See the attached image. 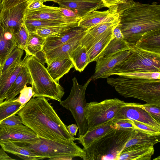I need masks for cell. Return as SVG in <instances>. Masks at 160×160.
Returning <instances> with one entry per match:
<instances>
[{"mask_svg": "<svg viewBox=\"0 0 160 160\" xmlns=\"http://www.w3.org/2000/svg\"><path fill=\"white\" fill-rule=\"evenodd\" d=\"M103 2L105 8L119 5L125 2L128 0H101Z\"/></svg>", "mask_w": 160, "mask_h": 160, "instance_id": "7dc6e473", "label": "cell"}, {"mask_svg": "<svg viewBox=\"0 0 160 160\" xmlns=\"http://www.w3.org/2000/svg\"><path fill=\"white\" fill-rule=\"evenodd\" d=\"M119 127L113 120L99 125L87 132L83 135L76 138L83 146L86 148L93 141L115 128Z\"/></svg>", "mask_w": 160, "mask_h": 160, "instance_id": "ffe728a7", "label": "cell"}, {"mask_svg": "<svg viewBox=\"0 0 160 160\" xmlns=\"http://www.w3.org/2000/svg\"><path fill=\"white\" fill-rule=\"evenodd\" d=\"M23 50L16 46L3 63L0 65V75L16 68L21 63Z\"/></svg>", "mask_w": 160, "mask_h": 160, "instance_id": "1f68e13d", "label": "cell"}, {"mask_svg": "<svg viewBox=\"0 0 160 160\" xmlns=\"http://www.w3.org/2000/svg\"></svg>", "mask_w": 160, "mask_h": 160, "instance_id": "11a10c76", "label": "cell"}, {"mask_svg": "<svg viewBox=\"0 0 160 160\" xmlns=\"http://www.w3.org/2000/svg\"><path fill=\"white\" fill-rule=\"evenodd\" d=\"M29 33L26 44L25 57L33 56L44 65L46 63L45 53L42 50V47L45 41V38L35 33Z\"/></svg>", "mask_w": 160, "mask_h": 160, "instance_id": "603a6c76", "label": "cell"}, {"mask_svg": "<svg viewBox=\"0 0 160 160\" xmlns=\"http://www.w3.org/2000/svg\"><path fill=\"white\" fill-rule=\"evenodd\" d=\"M113 120L120 128L125 129H134L131 122L130 120L129 119H122Z\"/></svg>", "mask_w": 160, "mask_h": 160, "instance_id": "bcb514c9", "label": "cell"}, {"mask_svg": "<svg viewBox=\"0 0 160 160\" xmlns=\"http://www.w3.org/2000/svg\"><path fill=\"white\" fill-rule=\"evenodd\" d=\"M88 50L84 47L79 45L73 51L71 56L75 70L82 72L89 64Z\"/></svg>", "mask_w": 160, "mask_h": 160, "instance_id": "d6a6232c", "label": "cell"}, {"mask_svg": "<svg viewBox=\"0 0 160 160\" xmlns=\"http://www.w3.org/2000/svg\"><path fill=\"white\" fill-rule=\"evenodd\" d=\"M132 50L129 57L108 73L105 78L118 73L160 72V53L145 50L134 43Z\"/></svg>", "mask_w": 160, "mask_h": 160, "instance_id": "52a82bcc", "label": "cell"}, {"mask_svg": "<svg viewBox=\"0 0 160 160\" xmlns=\"http://www.w3.org/2000/svg\"><path fill=\"white\" fill-rule=\"evenodd\" d=\"M87 29L78 26L62 35L45 38L42 50L45 53L81 35Z\"/></svg>", "mask_w": 160, "mask_h": 160, "instance_id": "44dd1931", "label": "cell"}, {"mask_svg": "<svg viewBox=\"0 0 160 160\" xmlns=\"http://www.w3.org/2000/svg\"><path fill=\"white\" fill-rule=\"evenodd\" d=\"M139 106L147 112L157 121L160 122V106L146 103L140 104Z\"/></svg>", "mask_w": 160, "mask_h": 160, "instance_id": "60d3db41", "label": "cell"}, {"mask_svg": "<svg viewBox=\"0 0 160 160\" xmlns=\"http://www.w3.org/2000/svg\"><path fill=\"white\" fill-rule=\"evenodd\" d=\"M68 130L70 134L72 137L76 136L78 129V127L76 124H71L67 126Z\"/></svg>", "mask_w": 160, "mask_h": 160, "instance_id": "681fc988", "label": "cell"}, {"mask_svg": "<svg viewBox=\"0 0 160 160\" xmlns=\"http://www.w3.org/2000/svg\"><path fill=\"white\" fill-rule=\"evenodd\" d=\"M60 9L68 22H78L80 19L72 10L67 8L60 7Z\"/></svg>", "mask_w": 160, "mask_h": 160, "instance_id": "b9f144b4", "label": "cell"}, {"mask_svg": "<svg viewBox=\"0 0 160 160\" xmlns=\"http://www.w3.org/2000/svg\"><path fill=\"white\" fill-rule=\"evenodd\" d=\"M0 124L9 126L22 124L21 119L18 115L13 114L4 119Z\"/></svg>", "mask_w": 160, "mask_h": 160, "instance_id": "7bdbcfd3", "label": "cell"}, {"mask_svg": "<svg viewBox=\"0 0 160 160\" xmlns=\"http://www.w3.org/2000/svg\"><path fill=\"white\" fill-rule=\"evenodd\" d=\"M130 120L135 129L151 135H160V129L137 121Z\"/></svg>", "mask_w": 160, "mask_h": 160, "instance_id": "f35d334b", "label": "cell"}, {"mask_svg": "<svg viewBox=\"0 0 160 160\" xmlns=\"http://www.w3.org/2000/svg\"><path fill=\"white\" fill-rule=\"evenodd\" d=\"M154 152L152 145H133L123 149L118 155L117 160H149Z\"/></svg>", "mask_w": 160, "mask_h": 160, "instance_id": "e0dca14e", "label": "cell"}, {"mask_svg": "<svg viewBox=\"0 0 160 160\" xmlns=\"http://www.w3.org/2000/svg\"><path fill=\"white\" fill-rule=\"evenodd\" d=\"M15 144L26 148L42 159H71L84 155L83 149L74 141L60 142L39 138L36 140H11Z\"/></svg>", "mask_w": 160, "mask_h": 160, "instance_id": "5b68a950", "label": "cell"}, {"mask_svg": "<svg viewBox=\"0 0 160 160\" xmlns=\"http://www.w3.org/2000/svg\"><path fill=\"white\" fill-rule=\"evenodd\" d=\"M38 137L33 130L23 124L13 126L0 124V143L7 140H33Z\"/></svg>", "mask_w": 160, "mask_h": 160, "instance_id": "4fadbf2b", "label": "cell"}, {"mask_svg": "<svg viewBox=\"0 0 160 160\" xmlns=\"http://www.w3.org/2000/svg\"><path fill=\"white\" fill-rule=\"evenodd\" d=\"M107 83L125 98L132 97L147 104L160 106V80L108 78Z\"/></svg>", "mask_w": 160, "mask_h": 160, "instance_id": "277c9868", "label": "cell"}, {"mask_svg": "<svg viewBox=\"0 0 160 160\" xmlns=\"http://www.w3.org/2000/svg\"><path fill=\"white\" fill-rule=\"evenodd\" d=\"M134 45L146 51L160 53V30L145 34Z\"/></svg>", "mask_w": 160, "mask_h": 160, "instance_id": "484cf974", "label": "cell"}, {"mask_svg": "<svg viewBox=\"0 0 160 160\" xmlns=\"http://www.w3.org/2000/svg\"><path fill=\"white\" fill-rule=\"evenodd\" d=\"M13 33L11 29L0 22V65L16 46Z\"/></svg>", "mask_w": 160, "mask_h": 160, "instance_id": "7402d4cb", "label": "cell"}, {"mask_svg": "<svg viewBox=\"0 0 160 160\" xmlns=\"http://www.w3.org/2000/svg\"><path fill=\"white\" fill-rule=\"evenodd\" d=\"M23 19L53 20L68 22L61 11L59 7L46 5L34 10L26 9Z\"/></svg>", "mask_w": 160, "mask_h": 160, "instance_id": "2e32d148", "label": "cell"}, {"mask_svg": "<svg viewBox=\"0 0 160 160\" xmlns=\"http://www.w3.org/2000/svg\"><path fill=\"white\" fill-rule=\"evenodd\" d=\"M135 129L118 127L110 131L83 148L84 160H117Z\"/></svg>", "mask_w": 160, "mask_h": 160, "instance_id": "3957f363", "label": "cell"}, {"mask_svg": "<svg viewBox=\"0 0 160 160\" xmlns=\"http://www.w3.org/2000/svg\"><path fill=\"white\" fill-rule=\"evenodd\" d=\"M43 3L42 0H26V9L32 10L43 7Z\"/></svg>", "mask_w": 160, "mask_h": 160, "instance_id": "ee69618b", "label": "cell"}, {"mask_svg": "<svg viewBox=\"0 0 160 160\" xmlns=\"http://www.w3.org/2000/svg\"><path fill=\"white\" fill-rule=\"evenodd\" d=\"M119 24L124 39L135 43L148 32L160 30V5L128 0L118 5Z\"/></svg>", "mask_w": 160, "mask_h": 160, "instance_id": "7a4b0ae2", "label": "cell"}, {"mask_svg": "<svg viewBox=\"0 0 160 160\" xmlns=\"http://www.w3.org/2000/svg\"><path fill=\"white\" fill-rule=\"evenodd\" d=\"M0 146L5 152L14 154L22 160H42L29 149L17 145L10 140L0 143Z\"/></svg>", "mask_w": 160, "mask_h": 160, "instance_id": "4316f807", "label": "cell"}, {"mask_svg": "<svg viewBox=\"0 0 160 160\" xmlns=\"http://www.w3.org/2000/svg\"><path fill=\"white\" fill-rule=\"evenodd\" d=\"M2 8V5L1 2L0 1V12Z\"/></svg>", "mask_w": 160, "mask_h": 160, "instance_id": "f5cc1de1", "label": "cell"}, {"mask_svg": "<svg viewBox=\"0 0 160 160\" xmlns=\"http://www.w3.org/2000/svg\"><path fill=\"white\" fill-rule=\"evenodd\" d=\"M26 8V1L12 8L2 9L0 22L14 33L17 32L23 23Z\"/></svg>", "mask_w": 160, "mask_h": 160, "instance_id": "7c38bea8", "label": "cell"}, {"mask_svg": "<svg viewBox=\"0 0 160 160\" xmlns=\"http://www.w3.org/2000/svg\"><path fill=\"white\" fill-rule=\"evenodd\" d=\"M15 160L9 157L5 151L1 148H0V160Z\"/></svg>", "mask_w": 160, "mask_h": 160, "instance_id": "f907efd6", "label": "cell"}, {"mask_svg": "<svg viewBox=\"0 0 160 160\" xmlns=\"http://www.w3.org/2000/svg\"><path fill=\"white\" fill-rule=\"evenodd\" d=\"M134 43L128 42L124 39H112L104 49L102 57L107 58L119 52L130 49Z\"/></svg>", "mask_w": 160, "mask_h": 160, "instance_id": "836d02e7", "label": "cell"}, {"mask_svg": "<svg viewBox=\"0 0 160 160\" xmlns=\"http://www.w3.org/2000/svg\"><path fill=\"white\" fill-rule=\"evenodd\" d=\"M14 99L0 102V122L10 116L17 114L22 107Z\"/></svg>", "mask_w": 160, "mask_h": 160, "instance_id": "d590c367", "label": "cell"}, {"mask_svg": "<svg viewBox=\"0 0 160 160\" xmlns=\"http://www.w3.org/2000/svg\"><path fill=\"white\" fill-rule=\"evenodd\" d=\"M85 32L73 39L45 53L46 63L48 64L55 60L71 59V56L74 50L80 45L81 40Z\"/></svg>", "mask_w": 160, "mask_h": 160, "instance_id": "ac0fdd59", "label": "cell"}, {"mask_svg": "<svg viewBox=\"0 0 160 160\" xmlns=\"http://www.w3.org/2000/svg\"><path fill=\"white\" fill-rule=\"evenodd\" d=\"M29 33L26 28L23 22L19 30L13 33V38L16 47L25 50Z\"/></svg>", "mask_w": 160, "mask_h": 160, "instance_id": "74e56055", "label": "cell"}, {"mask_svg": "<svg viewBox=\"0 0 160 160\" xmlns=\"http://www.w3.org/2000/svg\"><path fill=\"white\" fill-rule=\"evenodd\" d=\"M160 141V135H151L135 129L133 133L126 143L123 149L135 145L149 144L154 146Z\"/></svg>", "mask_w": 160, "mask_h": 160, "instance_id": "f1b7e54d", "label": "cell"}, {"mask_svg": "<svg viewBox=\"0 0 160 160\" xmlns=\"http://www.w3.org/2000/svg\"><path fill=\"white\" fill-rule=\"evenodd\" d=\"M62 0H42L43 2H46L52 1L57 3L59 1Z\"/></svg>", "mask_w": 160, "mask_h": 160, "instance_id": "816d5d0a", "label": "cell"}, {"mask_svg": "<svg viewBox=\"0 0 160 160\" xmlns=\"http://www.w3.org/2000/svg\"><path fill=\"white\" fill-rule=\"evenodd\" d=\"M118 6L110 7L108 10L103 11L95 10L92 12L80 19L78 26L88 29L102 22H113L118 19Z\"/></svg>", "mask_w": 160, "mask_h": 160, "instance_id": "5bb4252c", "label": "cell"}, {"mask_svg": "<svg viewBox=\"0 0 160 160\" xmlns=\"http://www.w3.org/2000/svg\"><path fill=\"white\" fill-rule=\"evenodd\" d=\"M31 84L32 80L29 72L23 64L21 69L8 92L6 100H10L15 98L21 91L28 84Z\"/></svg>", "mask_w": 160, "mask_h": 160, "instance_id": "83f0119b", "label": "cell"}, {"mask_svg": "<svg viewBox=\"0 0 160 160\" xmlns=\"http://www.w3.org/2000/svg\"><path fill=\"white\" fill-rule=\"evenodd\" d=\"M132 52V48L115 53L107 58L101 57L96 61V65L91 80L105 78L107 75L115 68L124 62Z\"/></svg>", "mask_w": 160, "mask_h": 160, "instance_id": "30bf717a", "label": "cell"}, {"mask_svg": "<svg viewBox=\"0 0 160 160\" xmlns=\"http://www.w3.org/2000/svg\"><path fill=\"white\" fill-rule=\"evenodd\" d=\"M26 0H0L2 5V9L10 8L22 3Z\"/></svg>", "mask_w": 160, "mask_h": 160, "instance_id": "f6af8a7d", "label": "cell"}, {"mask_svg": "<svg viewBox=\"0 0 160 160\" xmlns=\"http://www.w3.org/2000/svg\"><path fill=\"white\" fill-rule=\"evenodd\" d=\"M114 38L118 39H124L123 36L120 28L119 20L118 22L114 28L112 32V39Z\"/></svg>", "mask_w": 160, "mask_h": 160, "instance_id": "c3c4849f", "label": "cell"}, {"mask_svg": "<svg viewBox=\"0 0 160 160\" xmlns=\"http://www.w3.org/2000/svg\"><path fill=\"white\" fill-rule=\"evenodd\" d=\"M22 60L31 79L32 98L42 97L61 102L64 89L53 79L44 65L33 56L25 57Z\"/></svg>", "mask_w": 160, "mask_h": 160, "instance_id": "8992f818", "label": "cell"}, {"mask_svg": "<svg viewBox=\"0 0 160 160\" xmlns=\"http://www.w3.org/2000/svg\"><path fill=\"white\" fill-rule=\"evenodd\" d=\"M72 81L73 85L69 95L66 99L59 102L61 106L71 112L78 127L79 137L83 135L88 131L85 118V107L87 102L85 94L86 88L91 80L90 78L83 85L78 83L75 77Z\"/></svg>", "mask_w": 160, "mask_h": 160, "instance_id": "9c48e42d", "label": "cell"}, {"mask_svg": "<svg viewBox=\"0 0 160 160\" xmlns=\"http://www.w3.org/2000/svg\"><path fill=\"white\" fill-rule=\"evenodd\" d=\"M78 25V22L65 23L58 26L40 28L32 33L37 34L45 38L59 36L66 33Z\"/></svg>", "mask_w": 160, "mask_h": 160, "instance_id": "4dcf8cb0", "label": "cell"}, {"mask_svg": "<svg viewBox=\"0 0 160 160\" xmlns=\"http://www.w3.org/2000/svg\"><path fill=\"white\" fill-rule=\"evenodd\" d=\"M140 103L125 106L118 111L113 120L129 119L137 121L160 129V122L139 106Z\"/></svg>", "mask_w": 160, "mask_h": 160, "instance_id": "8fae6325", "label": "cell"}, {"mask_svg": "<svg viewBox=\"0 0 160 160\" xmlns=\"http://www.w3.org/2000/svg\"><path fill=\"white\" fill-rule=\"evenodd\" d=\"M47 70L53 79L58 82L64 75L68 73L74 67L72 62L70 58L55 60L48 64Z\"/></svg>", "mask_w": 160, "mask_h": 160, "instance_id": "cb8c5ba5", "label": "cell"}, {"mask_svg": "<svg viewBox=\"0 0 160 160\" xmlns=\"http://www.w3.org/2000/svg\"><path fill=\"white\" fill-rule=\"evenodd\" d=\"M153 160H160V156H159L158 157H157L156 158L154 159Z\"/></svg>", "mask_w": 160, "mask_h": 160, "instance_id": "db71d44e", "label": "cell"}, {"mask_svg": "<svg viewBox=\"0 0 160 160\" xmlns=\"http://www.w3.org/2000/svg\"><path fill=\"white\" fill-rule=\"evenodd\" d=\"M114 75L124 77L138 79L160 80V72H129L116 73Z\"/></svg>", "mask_w": 160, "mask_h": 160, "instance_id": "8d00e7d4", "label": "cell"}, {"mask_svg": "<svg viewBox=\"0 0 160 160\" xmlns=\"http://www.w3.org/2000/svg\"><path fill=\"white\" fill-rule=\"evenodd\" d=\"M23 64V60L14 69L0 75V102L6 99L7 93L20 72Z\"/></svg>", "mask_w": 160, "mask_h": 160, "instance_id": "f546056e", "label": "cell"}, {"mask_svg": "<svg viewBox=\"0 0 160 160\" xmlns=\"http://www.w3.org/2000/svg\"><path fill=\"white\" fill-rule=\"evenodd\" d=\"M115 27L105 32L88 50L89 63L102 56L104 49L112 39V32Z\"/></svg>", "mask_w": 160, "mask_h": 160, "instance_id": "d4e9b609", "label": "cell"}, {"mask_svg": "<svg viewBox=\"0 0 160 160\" xmlns=\"http://www.w3.org/2000/svg\"><path fill=\"white\" fill-rule=\"evenodd\" d=\"M17 114L22 124L40 138L60 142L76 140L45 97L32 98Z\"/></svg>", "mask_w": 160, "mask_h": 160, "instance_id": "6da1fadb", "label": "cell"}, {"mask_svg": "<svg viewBox=\"0 0 160 160\" xmlns=\"http://www.w3.org/2000/svg\"><path fill=\"white\" fill-rule=\"evenodd\" d=\"M57 3L60 7L71 10L80 18L93 11L105 7L101 0H64Z\"/></svg>", "mask_w": 160, "mask_h": 160, "instance_id": "9a60e30c", "label": "cell"}, {"mask_svg": "<svg viewBox=\"0 0 160 160\" xmlns=\"http://www.w3.org/2000/svg\"><path fill=\"white\" fill-rule=\"evenodd\" d=\"M119 19L113 22H105L98 24L86 31L80 41V45L88 50L105 32L116 25Z\"/></svg>", "mask_w": 160, "mask_h": 160, "instance_id": "d6986e66", "label": "cell"}, {"mask_svg": "<svg viewBox=\"0 0 160 160\" xmlns=\"http://www.w3.org/2000/svg\"><path fill=\"white\" fill-rule=\"evenodd\" d=\"M137 104L125 102L117 98L107 99L100 102H92L87 103L85 113L88 131L113 119L122 107Z\"/></svg>", "mask_w": 160, "mask_h": 160, "instance_id": "ba28073f", "label": "cell"}, {"mask_svg": "<svg viewBox=\"0 0 160 160\" xmlns=\"http://www.w3.org/2000/svg\"><path fill=\"white\" fill-rule=\"evenodd\" d=\"M19 96L15 98L14 101L20 103L22 107L28 102L33 96L32 87H27L26 85L21 91Z\"/></svg>", "mask_w": 160, "mask_h": 160, "instance_id": "ab89813d", "label": "cell"}, {"mask_svg": "<svg viewBox=\"0 0 160 160\" xmlns=\"http://www.w3.org/2000/svg\"><path fill=\"white\" fill-rule=\"evenodd\" d=\"M23 23L29 33H32L40 28L58 26L68 22L53 20L23 19Z\"/></svg>", "mask_w": 160, "mask_h": 160, "instance_id": "e575fe53", "label": "cell"}]
</instances>
